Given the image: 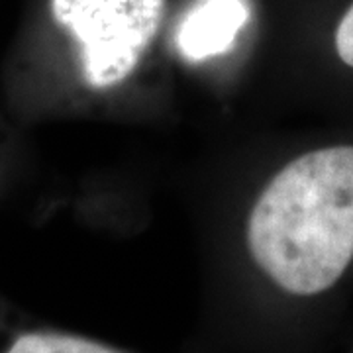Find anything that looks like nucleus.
<instances>
[{"mask_svg":"<svg viewBox=\"0 0 353 353\" xmlns=\"http://www.w3.org/2000/svg\"><path fill=\"white\" fill-rule=\"evenodd\" d=\"M255 265L279 289H332L353 259V145L314 150L269 181L248 220Z\"/></svg>","mask_w":353,"mask_h":353,"instance_id":"obj_1","label":"nucleus"},{"mask_svg":"<svg viewBox=\"0 0 353 353\" xmlns=\"http://www.w3.org/2000/svg\"><path fill=\"white\" fill-rule=\"evenodd\" d=\"M53 26L75 50L85 87L122 85L157 36L165 0H50Z\"/></svg>","mask_w":353,"mask_h":353,"instance_id":"obj_2","label":"nucleus"},{"mask_svg":"<svg viewBox=\"0 0 353 353\" xmlns=\"http://www.w3.org/2000/svg\"><path fill=\"white\" fill-rule=\"evenodd\" d=\"M248 22L243 0H202L185 18L176 34L181 53L190 61H204L226 53Z\"/></svg>","mask_w":353,"mask_h":353,"instance_id":"obj_3","label":"nucleus"},{"mask_svg":"<svg viewBox=\"0 0 353 353\" xmlns=\"http://www.w3.org/2000/svg\"><path fill=\"white\" fill-rule=\"evenodd\" d=\"M0 353H124L101 341L59 330L24 328L10 332L0 343Z\"/></svg>","mask_w":353,"mask_h":353,"instance_id":"obj_4","label":"nucleus"},{"mask_svg":"<svg viewBox=\"0 0 353 353\" xmlns=\"http://www.w3.org/2000/svg\"><path fill=\"white\" fill-rule=\"evenodd\" d=\"M334 46L341 61L347 67H353V2L338 22L334 34Z\"/></svg>","mask_w":353,"mask_h":353,"instance_id":"obj_5","label":"nucleus"}]
</instances>
